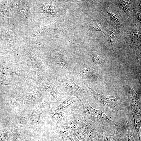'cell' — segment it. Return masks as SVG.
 Here are the masks:
<instances>
[{
	"instance_id": "10",
	"label": "cell",
	"mask_w": 141,
	"mask_h": 141,
	"mask_svg": "<svg viewBox=\"0 0 141 141\" xmlns=\"http://www.w3.org/2000/svg\"><path fill=\"white\" fill-rule=\"evenodd\" d=\"M41 93L37 90L24 93L17 97L12 101L13 104H21L32 101L39 97Z\"/></svg>"
},
{
	"instance_id": "4",
	"label": "cell",
	"mask_w": 141,
	"mask_h": 141,
	"mask_svg": "<svg viewBox=\"0 0 141 141\" xmlns=\"http://www.w3.org/2000/svg\"><path fill=\"white\" fill-rule=\"evenodd\" d=\"M87 86L90 94L103 110L109 112H114L119 99L117 95L101 94L96 92L93 88Z\"/></svg>"
},
{
	"instance_id": "12",
	"label": "cell",
	"mask_w": 141,
	"mask_h": 141,
	"mask_svg": "<svg viewBox=\"0 0 141 141\" xmlns=\"http://www.w3.org/2000/svg\"><path fill=\"white\" fill-rule=\"evenodd\" d=\"M90 56V64L99 70H104L106 69L107 62L104 56L96 52L92 53Z\"/></svg>"
},
{
	"instance_id": "24",
	"label": "cell",
	"mask_w": 141,
	"mask_h": 141,
	"mask_svg": "<svg viewBox=\"0 0 141 141\" xmlns=\"http://www.w3.org/2000/svg\"><path fill=\"white\" fill-rule=\"evenodd\" d=\"M3 84V82L2 80H0V84Z\"/></svg>"
},
{
	"instance_id": "19",
	"label": "cell",
	"mask_w": 141,
	"mask_h": 141,
	"mask_svg": "<svg viewBox=\"0 0 141 141\" xmlns=\"http://www.w3.org/2000/svg\"><path fill=\"white\" fill-rule=\"evenodd\" d=\"M59 137L61 138L62 141H74L75 138L73 132L70 130Z\"/></svg>"
},
{
	"instance_id": "11",
	"label": "cell",
	"mask_w": 141,
	"mask_h": 141,
	"mask_svg": "<svg viewBox=\"0 0 141 141\" xmlns=\"http://www.w3.org/2000/svg\"><path fill=\"white\" fill-rule=\"evenodd\" d=\"M82 26L87 28L91 32L93 31H101L105 34L106 25L102 20H95L86 18Z\"/></svg>"
},
{
	"instance_id": "13",
	"label": "cell",
	"mask_w": 141,
	"mask_h": 141,
	"mask_svg": "<svg viewBox=\"0 0 141 141\" xmlns=\"http://www.w3.org/2000/svg\"><path fill=\"white\" fill-rule=\"evenodd\" d=\"M54 30H58L62 31L65 30L64 26L60 22L55 21L47 26L41 27L34 32L32 36L38 38L45 33Z\"/></svg>"
},
{
	"instance_id": "16",
	"label": "cell",
	"mask_w": 141,
	"mask_h": 141,
	"mask_svg": "<svg viewBox=\"0 0 141 141\" xmlns=\"http://www.w3.org/2000/svg\"><path fill=\"white\" fill-rule=\"evenodd\" d=\"M77 99L75 97L69 96L61 103L55 107L54 108V111L56 113L58 112L61 110L76 102Z\"/></svg>"
},
{
	"instance_id": "7",
	"label": "cell",
	"mask_w": 141,
	"mask_h": 141,
	"mask_svg": "<svg viewBox=\"0 0 141 141\" xmlns=\"http://www.w3.org/2000/svg\"><path fill=\"white\" fill-rule=\"evenodd\" d=\"M37 80L41 87L49 92L58 102L62 101L64 95L59 92L57 87L54 83L42 76L38 77Z\"/></svg>"
},
{
	"instance_id": "18",
	"label": "cell",
	"mask_w": 141,
	"mask_h": 141,
	"mask_svg": "<svg viewBox=\"0 0 141 141\" xmlns=\"http://www.w3.org/2000/svg\"><path fill=\"white\" fill-rule=\"evenodd\" d=\"M126 128L127 130V141H135L133 128L132 124L129 122H127Z\"/></svg>"
},
{
	"instance_id": "3",
	"label": "cell",
	"mask_w": 141,
	"mask_h": 141,
	"mask_svg": "<svg viewBox=\"0 0 141 141\" xmlns=\"http://www.w3.org/2000/svg\"><path fill=\"white\" fill-rule=\"evenodd\" d=\"M54 83L58 88L69 96L78 99L90 93L88 90L77 85L69 77H64L55 79Z\"/></svg>"
},
{
	"instance_id": "8",
	"label": "cell",
	"mask_w": 141,
	"mask_h": 141,
	"mask_svg": "<svg viewBox=\"0 0 141 141\" xmlns=\"http://www.w3.org/2000/svg\"><path fill=\"white\" fill-rule=\"evenodd\" d=\"M78 70L79 76L85 80L94 82L103 79L102 76L97 71L87 65L81 66Z\"/></svg>"
},
{
	"instance_id": "17",
	"label": "cell",
	"mask_w": 141,
	"mask_h": 141,
	"mask_svg": "<svg viewBox=\"0 0 141 141\" xmlns=\"http://www.w3.org/2000/svg\"><path fill=\"white\" fill-rule=\"evenodd\" d=\"M134 120V126L138 136L139 141L141 140V114L131 113Z\"/></svg>"
},
{
	"instance_id": "2",
	"label": "cell",
	"mask_w": 141,
	"mask_h": 141,
	"mask_svg": "<svg viewBox=\"0 0 141 141\" xmlns=\"http://www.w3.org/2000/svg\"><path fill=\"white\" fill-rule=\"evenodd\" d=\"M97 125L85 118L81 129L73 132L74 134L78 139L82 141H101L106 132L102 128L100 129Z\"/></svg>"
},
{
	"instance_id": "6",
	"label": "cell",
	"mask_w": 141,
	"mask_h": 141,
	"mask_svg": "<svg viewBox=\"0 0 141 141\" xmlns=\"http://www.w3.org/2000/svg\"><path fill=\"white\" fill-rule=\"evenodd\" d=\"M126 89L128 95L129 108L131 113L141 114L140 97L135 92L130 83L126 86Z\"/></svg>"
},
{
	"instance_id": "5",
	"label": "cell",
	"mask_w": 141,
	"mask_h": 141,
	"mask_svg": "<svg viewBox=\"0 0 141 141\" xmlns=\"http://www.w3.org/2000/svg\"><path fill=\"white\" fill-rule=\"evenodd\" d=\"M48 104L49 108L48 123L54 127L63 121L72 114L80 112L78 108L74 106L70 107L65 111L55 112L52 109L51 103L49 102Z\"/></svg>"
},
{
	"instance_id": "21",
	"label": "cell",
	"mask_w": 141,
	"mask_h": 141,
	"mask_svg": "<svg viewBox=\"0 0 141 141\" xmlns=\"http://www.w3.org/2000/svg\"><path fill=\"white\" fill-rule=\"evenodd\" d=\"M28 9V7L27 6L23 7L20 10L19 13L20 15L23 16L26 14Z\"/></svg>"
},
{
	"instance_id": "1",
	"label": "cell",
	"mask_w": 141,
	"mask_h": 141,
	"mask_svg": "<svg viewBox=\"0 0 141 141\" xmlns=\"http://www.w3.org/2000/svg\"><path fill=\"white\" fill-rule=\"evenodd\" d=\"M78 99L83 106L82 115L83 117L99 125L106 132L115 128H126V126L124 124L111 120L101 110L93 108L85 96Z\"/></svg>"
},
{
	"instance_id": "14",
	"label": "cell",
	"mask_w": 141,
	"mask_h": 141,
	"mask_svg": "<svg viewBox=\"0 0 141 141\" xmlns=\"http://www.w3.org/2000/svg\"><path fill=\"white\" fill-rule=\"evenodd\" d=\"M53 57L56 64L63 69L68 70L70 69L69 61L60 51L55 50Z\"/></svg>"
},
{
	"instance_id": "20",
	"label": "cell",
	"mask_w": 141,
	"mask_h": 141,
	"mask_svg": "<svg viewBox=\"0 0 141 141\" xmlns=\"http://www.w3.org/2000/svg\"><path fill=\"white\" fill-rule=\"evenodd\" d=\"M10 69L7 67H0V72L3 74L7 75L11 74L13 72Z\"/></svg>"
},
{
	"instance_id": "23",
	"label": "cell",
	"mask_w": 141,
	"mask_h": 141,
	"mask_svg": "<svg viewBox=\"0 0 141 141\" xmlns=\"http://www.w3.org/2000/svg\"><path fill=\"white\" fill-rule=\"evenodd\" d=\"M74 141H82L78 139L76 137L75 138Z\"/></svg>"
},
{
	"instance_id": "22",
	"label": "cell",
	"mask_w": 141,
	"mask_h": 141,
	"mask_svg": "<svg viewBox=\"0 0 141 141\" xmlns=\"http://www.w3.org/2000/svg\"><path fill=\"white\" fill-rule=\"evenodd\" d=\"M20 2L19 1H14L13 3V6L15 9L18 8V7L19 6L20 4Z\"/></svg>"
},
{
	"instance_id": "25",
	"label": "cell",
	"mask_w": 141,
	"mask_h": 141,
	"mask_svg": "<svg viewBox=\"0 0 141 141\" xmlns=\"http://www.w3.org/2000/svg\"><path fill=\"white\" fill-rule=\"evenodd\" d=\"M104 141V140H102V141Z\"/></svg>"
},
{
	"instance_id": "15",
	"label": "cell",
	"mask_w": 141,
	"mask_h": 141,
	"mask_svg": "<svg viewBox=\"0 0 141 141\" xmlns=\"http://www.w3.org/2000/svg\"><path fill=\"white\" fill-rule=\"evenodd\" d=\"M27 55L30 58L33 66L35 69L39 71L45 73V67L40 60L28 53H27Z\"/></svg>"
},
{
	"instance_id": "9",
	"label": "cell",
	"mask_w": 141,
	"mask_h": 141,
	"mask_svg": "<svg viewBox=\"0 0 141 141\" xmlns=\"http://www.w3.org/2000/svg\"><path fill=\"white\" fill-rule=\"evenodd\" d=\"M125 129L115 128L106 132L103 139L104 141H127Z\"/></svg>"
}]
</instances>
